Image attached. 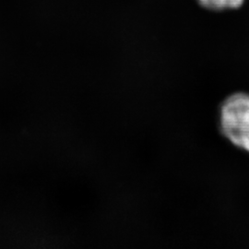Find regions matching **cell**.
Returning <instances> with one entry per match:
<instances>
[{
  "instance_id": "2",
  "label": "cell",
  "mask_w": 249,
  "mask_h": 249,
  "mask_svg": "<svg viewBox=\"0 0 249 249\" xmlns=\"http://www.w3.org/2000/svg\"><path fill=\"white\" fill-rule=\"evenodd\" d=\"M197 3L205 9L223 11L240 8L246 0H196Z\"/></svg>"
},
{
  "instance_id": "1",
  "label": "cell",
  "mask_w": 249,
  "mask_h": 249,
  "mask_svg": "<svg viewBox=\"0 0 249 249\" xmlns=\"http://www.w3.org/2000/svg\"><path fill=\"white\" fill-rule=\"evenodd\" d=\"M219 127L223 137L249 153V93L237 91L223 100L219 109Z\"/></svg>"
}]
</instances>
